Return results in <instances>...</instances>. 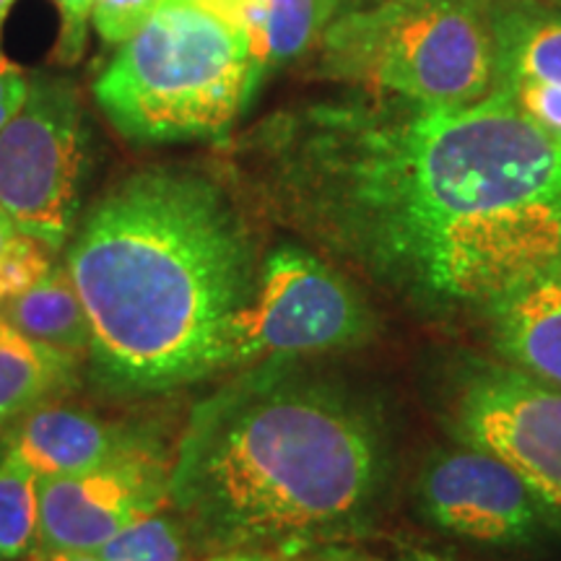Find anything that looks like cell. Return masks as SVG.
Segmentation results:
<instances>
[{"label": "cell", "instance_id": "obj_1", "mask_svg": "<svg viewBox=\"0 0 561 561\" xmlns=\"http://www.w3.org/2000/svg\"><path fill=\"white\" fill-rule=\"evenodd\" d=\"M261 214L430 318L479 314L561 255V144L502 91L468 107L351 94L263 117L234 146Z\"/></svg>", "mask_w": 561, "mask_h": 561}, {"label": "cell", "instance_id": "obj_2", "mask_svg": "<svg viewBox=\"0 0 561 561\" xmlns=\"http://www.w3.org/2000/svg\"><path fill=\"white\" fill-rule=\"evenodd\" d=\"M392 462L369 392L307 359L261 362L193 405L167 507L203 557H310L375 530Z\"/></svg>", "mask_w": 561, "mask_h": 561}, {"label": "cell", "instance_id": "obj_3", "mask_svg": "<svg viewBox=\"0 0 561 561\" xmlns=\"http://www.w3.org/2000/svg\"><path fill=\"white\" fill-rule=\"evenodd\" d=\"M257 244L242 201L193 167H146L91 206L66 252L89 314L94 380L172 392L229 369Z\"/></svg>", "mask_w": 561, "mask_h": 561}, {"label": "cell", "instance_id": "obj_4", "mask_svg": "<svg viewBox=\"0 0 561 561\" xmlns=\"http://www.w3.org/2000/svg\"><path fill=\"white\" fill-rule=\"evenodd\" d=\"M252 96L248 39L203 0H161L94 81L104 117L136 144H224Z\"/></svg>", "mask_w": 561, "mask_h": 561}, {"label": "cell", "instance_id": "obj_5", "mask_svg": "<svg viewBox=\"0 0 561 561\" xmlns=\"http://www.w3.org/2000/svg\"><path fill=\"white\" fill-rule=\"evenodd\" d=\"M312 53L322 79L421 107L496 87L491 0H346Z\"/></svg>", "mask_w": 561, "mask_h": 561}, {"label": "cell", "instance_id": "obj_6", "mask_svg": "<svg viewBox=\"0 0 561 561\" xmlns=\"http://www.w3.org/2000/svg\"><path fill=\"white\" fill-rule=\"evenodd\" d=\"M375 307L359 284L299 242L265 252L252 297L234 322L229 369L312 359L375 341Z\"/></svg>", "mask_w": 561, "mask_h": 561}, {"label": "cell", "instance_id": "obj_7", "mask_svg": "<svg viewBox=\"0 0 561 561\" xmlns=\"http://www.w3.org/2000/svg\"><path fill=\"white\" fill-rule=\"evenodd\" d=\"M455 442L494 455L528 483L561 528V390L507 362L460 354L439 388Z\"/></svg>", "mask_w": 561, "mask_h": 561}, {"label": "cell", "instance_id": "obj_8", "mask_svg": "<svg viewBox=\"0 0 561 561\" xmlns=\"http://www.w3.org/2000/svg\"><path fill=\"white\" fill-rule=\"evenodd\" d=\"M89 130L66 79L30 81L24 107L0 128V208L21 234L60 250L79 221Z\"/></svg>", "mask_w": 561, "mask_h": 561}, {"label": "cell", "instance_id": "obj_9", "mask_svg": "<svg viewBox=\"0 0 561 561\" xmlns=\"http://www.w3.org/2000/svg\"><path fill=\"white\" fill-rule=\"evenodd\" d=\"M413 502L434 530L496 549L536 543L553 525L541 500L510 466L455 439L424 460L413 481Z\"/></svg>", "mask_w": 561, "mask_h": 561}, {"label": "cell", "instance_id": "obj_10", "mask_svg": "<svg viewBox=\"0 0 561 561\" xmlns=\"http://www.w3.org/2000/svg\"><path fill=\"white\" fill-rule=\"evenodd\" d=\"M170 468L159 453L87 473L39 479V533L32 557L100 551L140 517L167 507Z\"/></svg>", "mask_w": 561, "mask_h": 561}, {"label": "cell", "instance_id": "obj_11", "mask_svg": "<svg viewBox=\"0 0 561 561\" xmlns=\"http://www.w3.org/2000/svg\"><path fill=\"white\" fill-rule=\"evenodd\" d=\"M496 91L561 144V9L549 0H491Z\"/></svg>", "mask_w": 561, "mask_h": 561}, {"label": "cell", "instance_id": "obj_12", "mask_svg": "<svg viewBox=\"0 0 561 561\" xmlns=\"http://www.w3.org/2000/svg\"><path fill=\"white\" fill-rule=\"evenodd\" d=\"M496 359L561 390V255L481 307Z\"/></svg>", "mask_w": 561, "mask_h": 561}, {"label": "cell", "instance_id": "obj_13", "mask_svg": "<svg viewBox=\"0 0 561 561\" xmlns=\"http://www.w3.org/2000/svg\"><path fill=\"white\" fill-rule=\"evenodd\" d=\"M5 447L30 462L39 479L87 473L138 455L159 453L144 432L53 403H42L21 416Z\"/></svg>", "mask_w": 561, "mask_h": 561}, {"label": "cell", "instance_id": "obj_14", "mask_svg": "<svg viewBox=\"0 0 561 561\" xmlns=\"http://www.w3.org/2000/svg\"><path fill=\"white\" fill-rule=\"evenodd\" d=\"M244 34L255 91L276 70L312 55L346 0H203Z\"/></svg>", "mask_w": 561, "mask_h": 561}, {"label": "cell", "instance_id": "obj_15", "mask_svg": "<svg viewBox=\"0 0 561 561\" xmlns=\"http://www.w3.org/2000/svg\"><path fill=\"white\" fill-rule=\"evenodd\" d=\"M73 356L32 341L0 314V430L73 385Z\"/></svg>", "mask_w": 561, "mask_h": 561}, {"label": "cell", "instance_id": "obj_16", "mask_svg": "<svg viewBox=\"0 0 561 561\" xmlns=\"http://www.w3.org/2000/svg\"><path fill=\"white\" fill-rule=\"evenodd\" d=\"M0 314L32 341L58 348L73 359L89 356V314L66 263L53 268L30 291L0 301Z\"/></svg>", "mask_w": 561, "mask_h": 561}, {"label": "cell", "instance_id": "obj_17", "mask_svg": "<svg viewBox=\"0 0 561 561\" xmlns=\"http://www.w3.org/2000/svg\"><path fill=\"white\" fill-rule=\"evenodd\" d=\"M39 476L21 455H0V561L32 557L39 533Z\"/></svg>", "mask_w": 561, "mask_h": 561}, {"label": "cell", "instance_id": "obj_18", "mask_svg": "<svg viewBox=\"0 0 561 561\" xmlns=\"http://www.w3.org/2000/svg\"><path fill=\"white\" fill-rule=\"evenodd\" d=\"M102 561H198L203 553L185 523L170 507L140 517L110 538L100 551Z\"/></svg>", "mask_w": 561, "mask_h": 561}, {"label": "cell", "instance_id": "obj_19", "mask_svg": "<svg viewBox=\"0 0 561 561\" xmlns=\"http://www.w3.org/2000/svg\"><path fill=\"white\" fill-rule=\"evenodd\" d=\"M50 271L53 263L50 257H47L45 244L21 234V231L5 244V250L0 252V276H3L5 299L30 291L32 286H37Z\"/></svg>", "mask_w": 561, "mask_h": 561}, {"label": "cell", "instance_id": "obj_20", "mask_svg": "<svg viewBox=\"0 0 561 561\" xmlns=\"http://www.w3.org/2000/svg\"><path fill=\"white\" fill-rule=\"evenodd\" d=\"M161 0H94L91 26L110 47H121L149 21Z\"/></svg>", "mask_w": 561, "mask_h": 561}, {"label": "cell", "instance_id": "obj_21", "mask_svg": "<svg viewBox=\"0 0 561 561\" xmlns=\"http://www.w3.org/2000/svg\"><path fill=\"white\" fill-rule=\"evenodd\" d=\"M55 9L60 13V34L55 58L66 66H73L87 50V37L91 26V11L94 0H53Z\"/></svg>", "mask_w": 561, "mask_h": 561}, {"label": "cell", "instance_id": "obj_22", "mask_svg": "<svg viewBox=\"0 0 561 561\" xmlns=\"http://www.w3.org/2000/svg\"><path fill=\"white\" fill-rule=\"evenodd\" d=\"M30 94V79L16 62H11L0 53V128L24 107Z\"/></svg>", "mask_w": 561, "mask_h": 561}, {"label": "cell", "instance_id": "obj_23", "mask_svg": "<svg viewBox=\"0 0 561 561\" xmlns=\"http://www.w3.org/2000/svg\"><path fill=\"white\" fill-rule=\"evenodd\" d=\"M32 561H102L96 553L87 551H58V553H42V557H32Z\"/></svg>", "mask_w": 561, "mask_h": 561}, {"label": "cell", "instance_id": "obj_24", "mask_svg": "<svg viewBox=\"0 0 561 561\" xmlns=\"http://www.w3.org/2000/svg\"><path fill=\"white\" fill-rule=\"evenodd\" d=\"M16 234H19V227L13 224L11 216L0 208V252L5 250V244H9Z\"/></svg>", "mask_w": 561, "mask_h": 561}, {"label": "cell", "instance_id": "obj_25", "mask_svg": "<svg viewBox=\"0 0 561 561\" xmlns=\"http://www.w3.org/2000/svg\"><path fill=\"white\" fill-rule=\"evenodd\" d=\"M380 561H455V559H445V557H437V553H426V551H409V553H401V557L380 559Z\"/></svg>", "mask_w": 561, "mask_h": 561}, {"label": "cell", "instance_id": "obj_26", "mask_svg": "<svg viewBox=\"0 0 561 561\" xmlns=\"http://www.w3.org/2000/svg\"><path fill=\"white\" fill-rule=\"evenodd\" d=\"M201 561H263L261 553H210Z\"/></svg>", "mask_w": 561, "mask_h": 561}, {"label": "cell", "instance_id": "obj_27", "mask_svg": "<svg viewBox=\"0 0 561 561\" xmlns=\"http://www.w3.org/2000/svg\"><path fill=\"white\" fill-rule=\"evenodd\" d=\"M13 3H16V0H0V32H3V24L5 19H9V11L13 9Z\"/></svg>", "mask_w": 561, "mask_h": 561}, {"label": "cell", "instance_id": "obj_28", "mask_svg": "<svg viewBox=\"0 0 561 561\" xmlns=\"http://www.w3.org/2000/svg\"><path fill=\"white\" fill-rule=\"evenodd\" d=\"M263 561H312L310 557H294V559H278V557H263Z\"/></svg>", "mask_w": 561, "mask_h": 561}, {"label": "cell", "instance_id": "obj_29", "mask_svg": "<svg viewBox=\"0 0 561 561\" xmlns=\"http://www.w3.org/2000/svg\"><path fill=\"white\" fill-rule=\"evenodd\" d=\"M5 299V289H3V276H0V301Z\"/></svg>", "mask_w": 561, "mask_h": 561}, {"label": "cell", "instance_id": "obj_30", "mask_svg": "<svg viewBox=\"0 0 561 561\" xmlns=\"http://www.w3.org/2000/svg\"><path fill=\"white\" fill-rule=\"evenodd\" d=\"M551 5H557V9H561V0H549Z\"/></svg>", "mask_w": 561, "mask_h": 561}]
</instances>
